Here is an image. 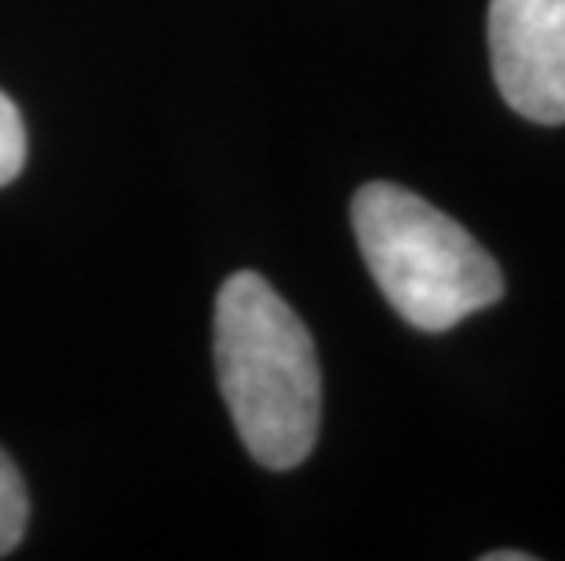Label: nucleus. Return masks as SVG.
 Instances as JSON below:
<instances>
[{"instance_id":"f257e3e1","label":"nucleus","mask_w":565,"mask_h":561,"mask_svg":"<svg viewBox=\"0 0 565 561\" xmlns=\"http://www.w3.org/2000/svg\"><path fill=\"white\" fill-rule=\"evenodd\" d=\"M215 376L252 460L299 467L321 427V365L307 325L267 278L242 270L215 295Z\"/></svg>"},{"instance_id":"7ed1b4c3","label":"nucleus","mask_w":565,"mask_h":561,"mask_svg":"<svg viewBox=\"0 0 565 561\" xmlns=\"http://www.w3.org/2000/svg\"><path fill=\"white\" fill-rule=\"evenodd\" d=\"M489 58L514 114L565 125V0H492Z\"/></svg>"},{"instance_id":"f03ea898","label":"nucleus","mask_w":565,"mask_h":561,"mask_svg":"<svg viewBox=\"0 0 565 561\" xmlns=\"http://www.w3.org/2000/svg\"><path fill=\"white\" fill-rule=\"evenodd\" d=\"M354 237L387 303L419 332H449L503 300V273L452 216L398 183H365Z\"/></svg>"},{"instance_id":"423d86ee","label":"nucleus","mask_w":565,"mask_h":561,"mask_svg":"<svg viewBox=\"0 0 565 561\" xmlns=\"http://www.w3.org/2000/svg\"><path fill=\"white\" fill-rule=\"evenodd\" d=\"M482 561H533L529 551H489L482 554Z\"/></svg>"},{"instance_id":"39448f33","label":"nucleus","mask_w":565,"mask_h":561,"mask_svg":"<svg viewBox=\"0 0 565 561\" xmlns=\"http://www.w3.org/2000/svg\"><path fill=\"white\" fill-rule=\"evenodd\" d=\"M22 164H26V128L15 103L0 91V186H8L22 172Z\"/></svg>"},{"instance_id":"20e7f679","label":"nucleus","mask_w":565,"mask_h":561,"mask_svg":"<svg viewBox=\"0 0 565 561\" xmlns=\"http://www.w3.org/2000/svg\"><path fill=\"white\" fill-rule=\"evenodd\" d=\"M26 521H30L26 485H22V474L8 460V452L0 449V558L19 547V540L26 536Z\"/></svg>"}]
</instances>
